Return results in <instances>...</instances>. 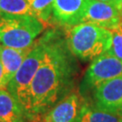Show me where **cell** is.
Here are the masks:
<instances>
[{
	"instance_id": "6da1fadb",
	"label": "cell",
	"mask_w": 122,
	"mask_h": 122,
	"mask_svg": "<svg viewBox=\"0 0 122 122\" xmlns=\"http://www.w3.org/2000/svg\"><path fill=\"white\" fill-rule=\"evenodd\" d=\"M46 52L28 92L27 114L31 122L43 118L70 93L74 75V62L66 40L57 29L44 34Z\"/></svg>"
},
{
	"instance_id": "7a4b0ae2",
	"label": "cell",
	"mask_w": 122,
	"mask_h": 122,
	"mask_svg": "<svg viewBox=\"0 0 122 122\" xmlns=\"http://www.w3.org/2000/svg\"><path fill=\"white\" fill-rule=\"evenodd\" d=\"M66 44L74 56L81 60H92L109 50L112 35L109 29L80 23L65 28Z\"/></svg>"
},
{
	"instance_id": "3957f363",
	"label": "cell",
	"mask_w": 122,
	"mask_h": 122,
	"mask_svg": "<svg viewBox=\"0 0 122 122\" xmlns=\"http://www.w3.org/2000/svg\"><path fill=\"white\" fill-rule=\"evenodd\" d=\"M46 25L33 15H0V45L15 49L33 46Z\"/></svg>"
},
{
	"instance_id": "277c9868",
	"label": "cell",
	"mask_w": 122,
	"mask_h": 122,
	"mask_svg": "<svg viewBox=\"0 0 122 122\" xmlns=\"http://www.w3.org/2000/svg\"><path fill=\"white\" fill-rule=\"evenodd\" d=\"M45 52L46 39L44 35H43L35 43L29 54L7 86L8 92L22 105L26 113L28 107V92L31 83L44 61Z\"/></svg>"
},
{
	"instance_id": "5b68a950",
	"label": "cell",
	"mask_w": 122,
	"mask_h": 122,
	"mask_svg": "<svg viewBox=\"0 0 122 122\" xmlns=\"http://www.w3.org/2000/svg\"><path fill=\"white\" fill-rule=\"evenodd\" d=\"M122 76V61L105 52L93 59L85 72L81 85V92L93 91L100 84Z\"/></svg>"
},
{
	"instance_id": "8992f818",
	"label": "cell",
	"mask_w": 122,
	"mask_h": 122,
	"mask_svg": "<svg viewBox=\"0 0 122 122\" xmlns=\"http://www.w3.org/2000/svg\"><path fill=\"white\" fill-rule=\"evenodd\" d=\"M94 107L122 115V76L100 84L93 90Z\"/></svg>"
},
{
	"instance_id": "52a82bcc",
	"label": "cell",
	"mask_w": 122,
	"mask_h": 122,
	"mask_svg": "<svg viewBox=\"0 0 122 122\" xmlns=\"http://www.w3.org/2000/svg\"><path fill=\"white\" fill-rule=\"evenodd\" d=\"M122 20V11L111 3L88 0L81 23H90L106 29H112Z\"/></svg>"
},
{
	"instance_id": "ba28073f",
	"label": "cell",
	"mask_w": 122,
	"mask_h": 122,
	"mask_svg": "<svg viewBox=\"0 0 122 122\" xmlns=\"http://www.w3.org/2000/svg\"><path fill=\"white\" fill-rule=\"evenodd\" d=\"M88 0H54L52 20L64 28L82 21Z\"/></svg>"
},
{
	"instance_id": "9c48e42d",
	"label": "cell",
	"mask_w": 122,
	"mask_h": 122,
	"mask_svg": "<svg viewBox=\"0 0 122 122\" xmlns=\"http://www.w3.org/2000/svg\"><path fill=\"white\" fill-rule=\"evenodd\" d=\"M81 108L80 97L76 93H70L50 109L42 120L43 122H75Z\"/></svg>"
},
{
	"instance_id": "30bf717a",
	"label": "cell",
	"mask_w": 122,
	"mask_h": 122,
	"mask_svg": "<svg viewBox=\"0 0 122 122\" xmlns=\"http://www.w3.org/2000/svg\"><path fill=\"white\" fill-rule=\"evenodd\" d=\"M0 122H31L25 109L8 91H0Z\"/></svg>"
},
{
	"instance_id": "8fae6325",
	"label": "cell",
	"mask_w": 122,
	"mask_h": 122,
	"mask_svg": "<svg viewBox=\"0 0 122 122\" xmlns=\"http://www.w3.org/2000/svg\"><path fill=\"white\" fill-rule=\"evenodd\" d=\"M33 46L25 49H15L0 45V61L4 67L5 78L8 83L17 72Z\"/></svg>"
},
{
	"instance_id": "7c38bea8",
	"label": "cell",
	"mask_w": 122,
	"mask_h": 122,
	"mask_svg": "<svg viewBox=\"0 0 122 122\" xmlns=\"http://www.w3.org/2000/svg\"><path fill=\"white\" fill-rule=\"evenodd\" d=\"M75 122H122V117L118 114L100 110L94 106L83 104Z\"/></svg>"
},
{
	"instance_id": "4fadbf2b",
	"label": "cell",
	"mask_w": 122,
	"mask_h": 122,
	"mask_svg": "<svg viewBox=\"0 0 122 122\" xmlns=\"http://www.w3.org/2000/svg\"><path fill=\"white\" fill-rule=\"evenodd\" d=\"M31 13L47 26L52 18L54 0H27Z\"/></svg>"
},
{
	"instance_id": "5bb4252c",
	"label": "cell",
	"mask_w": 122,
	"mask_h": 122,
	"mask_svg": "<svg viewBox=\"0 0 122 122\" xmlns=\"http://www.w3.org/2000/svg\"><path fill=\"white\" fill-rule=\"evenodd\" d=\"M32 15L27 0H0V15Z\"/></svg>"
},
{
	"instance_id": "9a60e30c",
	"label": "cell",
	"mask_w": 122,
	"mask_h": 122,
	"mask_svg": "<svg viewBox=\"0 0 122 122\" xmlns=\"http://www.w3.org/2000/svg\"><path fill=\"white\" fill-rule=\"evenodd\" d=\"M110 32L112 35V43L108 52L122 61V20L118 25L110 29Z\"/></svg>"
},
{
	"instance_id": "2e32d148",
	"label": "cell",
	"mask_w": 122,
	"mask_h": 122,
	"mask_svg": "<svg viewBox=\"0 0 122 122\" xmlns=\"http://www.w3.org/2000/svg\"><path fill=\"white\" fill-rule=\"evenodd\" d=\"M7 86H8V82L5 78L4 67L0 61V91H7Z\"/></svg>"
},
{
	"instance_id": "e0dca14e",
	"label": "cell",
	"mask_w": 122,
	"mask_h": 122,
	"mask_svg": "<svg viewBox=\"0 0 122 122\" xmlns=\"http://www.w3.org/2000/svg\"><path fill=\"white\" fill-rule=\"evenodd\" d=\"M113 5H115L119 10L122 11V0H114Z\"/></svg>"
},
{
	"instance_id": "ac0fdd59",
	"label": "cell",
	"mask_w": 122,
	"mask_h": 122,
	"mask_svg": "<svg viewBox=\"0 0 122 122\" xmlns=\"http://www.w3.org/2000/svg\"><path fill=\"white\" fill-rule=\"evenodd\" d=\"M99 1H102V2H107V3H111V4H113L114 0H99Z\"/></svg>"
},
{
	"instance_id": "d6986e66",
	"label": "cell",
	"mask_w": 122,
	"mask_h": 122,
	"mask_svg": "<svg viewBox=\"0 0 122 122\" xmlns=\"http://www.w3.org/2000/svg\"><path fill=\"white\" fill-rule=\"evenodd\" d=\"M121 117H122V115H121Z\"/></svg>"
}]
</instances>
